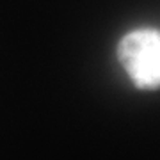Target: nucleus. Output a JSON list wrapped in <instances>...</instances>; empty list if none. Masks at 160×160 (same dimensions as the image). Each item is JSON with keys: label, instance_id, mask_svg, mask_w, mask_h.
<instances>
[{"label": "nucleus", "instance_id": "1", "mask_svg": "<svg viewBox=\"0 0 160 160\" xmlns=\"http://www.w3.org/2000/svg\"><path fill=\"white\" fill-rule=\"evenodd\" d=\"M118 59L133 86L144 91L160 89V30L141 27L130 30L118 45Z\"/></svg>", "mask_w": 160, "mask_h": 160}]
</instances>
